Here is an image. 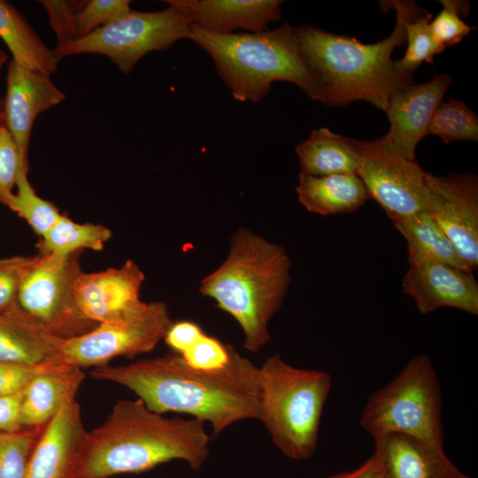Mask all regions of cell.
<instances>
[{
	"label": "cell",
	"mask_w": 478,
	"mask_h": 478,
	"mask_svg": "<svg viewBox=\"0 0 478 478\" xmlns=\"http://www.w3.org/2000/svg\"><path fill=\"white\" fill-rule=\"evenodd\" d=\"M91 376L127 388L158 413H184L209 423L214 436L238 421L258 419V366L235 348L228 363L213 371L195 369L174 354L96 366Z\"/></svg>",
	"instance_id": "obj_1"
},
{
	"label": "cell",
	"mask_w": 478,
	"mask_h": 478,
	"mask_svg": "<svg viewBox=\"0 0 478 478\" xmlns=\"http://www.w3.org/2000/svg\"><path fill=\"white\" fill-rule=\"evenodd\" d=\"M204 425L194 418L166 417L139 398L120 400L105 420L88 432L78 478L141 473L172 460L197 470L210 452Z\"/></svg>",
	"instance_id": "obj_2"
},
{
	"label": "cell",
	"mask_w": 478,
	"mask_h": 478,
	"mask_svg": "<svg viewBox=\"0 0 478 478\" xmlns=\"http://www.w3.org/2000/svg\"><path fill=\"white\" fill-rule=\"evenodd\" d=\"M394 30L387 38L366 44L310 25L296 27L302 54L316 78L314 100L337 106L363 100L386 112L390 96L413 81L398 72L391 58L405 43V19L414 2L390 1Z\"/></svg>",
	"instance_id": "obj_3"
},
{
	"label": "cell",
	"mask_w": 478,
	"mask_h": 478,
	"mask_svg": "<svg viewBox=\"0 0 478 478\" xmlns=\"http://www.w3.org/2000/svg\"><path fill=\"white\" fill-rule=\"evenodd\" d=\"M286 251L241 227L223 263L201 281L199 291L230 314L243 334V347L258 352L270 341L268 326L290 283Z\"/></svg>",
	"instance_id": "obj_4"
},
{
	"label": "cell",
	"mask_w": 478,
	"mask_h": 478,
	"mask_svg": "<svg viewBox=\"0 0 478 478\" xmlns=\"http://www.w3.org/2000/svg\"><path fill=\"white\" fill-rule=\"evenodd\" d=\"M189 39L212 57L237 101L262 100L274 81L291 82L314 98L315 75L302 54L296 27L288 22L259 33L227 35L190 25Z\"/></svg>",
	"instance_id": "obj_5"
},
{
	"label": "cell",
	"mask_w": 478,
	"mask_h": 478,
	"mask_svg": "<svg viewBox=\"0 0 478 478\" xmlns=\"http://www.w3.org/2000/svg\"><path fill=\"white\" fill-rule=\"evenodd\" d=\"M258 420L274 443L294 460L315 451L324 405L332 387L325 371L300 368L280 354L267 357L258 366Z\"/></svg>",
	"instance_id": "obj_6"
},
{
	"label": "cell",
	"mask_w": 478,
	"mask_h": 478,
	"mask_svg": "<svg viewBox=\"0 0 478 478\" xmlns=\"http://www.w3.org/2000/svg\"><path fill=\"white\" fill-rule=\"evenodd\" d=\"M359 424L373 438L397 433L443 447L442 394L430 358L412 357L388 384L374 391Z\"/></svg>",
	"instance_id": "obj_7"
},
{
	"label": "cell",
	"mask_w": 478,
	"mask_h": 478,
	"mask_svg": "<svg viewBox=\"0 0 478 478\" xmlns=\"http://www.w3.org/2000/svg\"><path fill=\"white\" fill-rule=\"evenodd\" d=\"M81 252L32 256L10 310L64 340L95 328L98 324L83 315L74 296L75 283L82 272Z\"/></svg>",
	"instance_id": "obj_8"
},
{
	"label": "cell",
	"mask_w": 478,
	"mask_h": 478,
	"mask_svg": "<svg viewBox=\"0 0 478 478\" xmlns=\"http://www.w3.org/2000/svg\"><path fill=\"white\" fill-rule=\"evenodd\" d=\"M190 22L173 6L157 12L130 10L120 19L99 27L87 36L58 45L62 58L96 53L108 57L125 74L152 50H166L175 42L189 37Z\"/></svg>",
	"instance_id": "obj_9"
},
{
	"label": "cell",
	"mask_w": 478,
	"mask_h": 478,
	"mask_svg": "<svg viewBox=\"0 0 478 478\" xmlns=\"http://www.w3.org/2000/svg\"><path fill=\"white\" fill-rule=\"evenodd\" d=\"M173 324L165 302H143L126 316L99 323L81 335L64 341L57 365L102 366L119 356L146 353L164 339Z\"/></svg>",
	"instance_id": "obj_10"
},
{
	"label": "cell",
	"mask_w": 478,
	"mask_h": 478,
	"mask_svg": "<svg viewBox=\"0 0 478 478\" xmlns=\"http://www.w3.org/2000/svg\"><path fill=\"white\" fill-rule=\"evenodd\" d=\"M357 174L369 198L374 199L390 220L428 211V173L416 159H409L382 143L379 138L353 139Z\"/></svg>",
	"instance_id": "obj_11"
},
{
	"label": "cell",
	"mask_w": 478,
	"mask_h": 478,
	"mask_svg": "<svg viewBox=\"0 0 478 478\" xmlns=\"http://www.w3.org/2000/svg\"><path fill=\"white\" fill-rule=\"evenodd\" d=\"M428 212L472 272L478 267V179L474 173H428Z\"/></svg>",
	"instance_id": "obj_12"
},
{
	"label": "cell",
	"mask_w": 478,
	"mask_h": 478,
	"mask_svg": "<svg viewBox=\"0 0 478 478\" xmlns=\"http://www.w3.org/2000/svg\"><path fill=\"white\" fill-rule=\"evenodd\" d=\"M451 82V75L436 73L426 82L412 81L397 89L385 112L390 127L379 138L382 143L409 159H416V147L428 135L431 118Z\"/></svg>",
	"instance_id": "obj_13"
},
{
	"label": "cell",
	"mask_w": 478,
	"mask_h": 478,
	"mask_svg": "<svg viewBox=\"0 0 478 478\" xmlns=\"http://www.w3.org/2000/svg\"><path fill=\"white\" fill-rule=\"evenodd\" d=\"M65 98L66 95L53 84L50 76L30 70L12 58L9 60L6 93L2 100V124L13 137L20 158L27 165L35 118Z\"/></svg>",
	"instance_id": "obj_14"
},
{
	"label": "cell",
	"mask_w": 478,
	"mask_h": 478,
	"mask_svg": "<svg viewBox=\"0 0 478 478\" xmlns=\"http://www.w3.org/2000/svg\"><path fill=\"white\" fill-rule=\"evenodd\" d=\"M144 274L132 259L120 267H111L79 275L74 296L80 311L89 320L99 324L120 319L143 301L140 290Z\"/></svg>",
	"instance_id": "obj_15"
},
{
	"label": "cell",
	"mask_w": 478,
	"mask_h": 478,
	"mask_svg": "<svg viewBox=\"0 0 478 478\" xmlns=\"http://www.w3.org/2000/svg\"><path fill=\"white\" fill-rule=\"evenodd\" d=\"M402 288L422 314L447 307L478 315V282L469 270L435 262L409 265Z\"/></svg>",
	"instance_id": "obj_16"
},
{
	"label": "cell",
	"mask_w": 478,
	"mask_h": 478,
	"mask_svg": "<svg viewBox=\"0 0 478 478\" xmlns=\"http://www.w3.org/2000/svg\"><path fill=\"white\" fill-rule=\"evenodd\" d=\"M88 432L74 400L45 426L24 478H78Z\"/></svg>",
	"instance_id": "obj_17"
},
{
	"label": "cell",
	"mask_w": 478,
	"mask_h": 478,
	"mask_svg": "<svg viewBox=\"0 0 478 478\" xmlns=\"http://www.w3.org/2000/svg\"><path fill=\"white\" fill-rule=\"evenodd\" d=\"M181 12L191 25L217 34L236 29L259 33L281 18L280 0H166Z\"/></svg>",
	"instance_id": "obj_18"
},
{
	"label": "cell",
	"mask_w": 478,
	"mask_h": 478,
	"mask_svg": "<svg viewBox=\"0 0 478 478\" xmlns=\"http://www.w3.org/2000/svg\"><path fill=\"white\" fill-rule=\"evenodd\" d=\"M374 440L382 478H473L449 459L443 447L397 433Z\"/></svg>",
	"instance_id": "obj_19"
},
{
	"label": "cell",
	"mask_w": 478,
	"mask_h": 478,
	"mask_svg": "<svg viewBox=\"0 0 478 478\" xmlns=\"http://www.w3.org/2000/svg\"><path fill=\"white\" fill-rule=\"evenodd\" d=\"M83 380L81 368L71 365H50L37 374L23 390V428L46 425L65 405L75 400Z\"/></svg>",
	"instance_id": "obj_20"
},
{
	"label": "cell",
	"mask_w": 478,
	"mask_h": 478,
	"mask_svg": "<svg viewBox=\"0 0 478 478\" xmlns=\"http://www.w3.org/2000/svg\"><path fill=\"white\" fill-rule=\"evenodd\" d=\"M64 341L12 310L0 312V361L57 365Z\"/></svg>",
	"instance_id": "obj_21"
},
{
	"label": "cell",
	"mask_w": 478,
	"mask_h": 478,
	"mask_svg": "<svg viewBox=\"0 0 478 478\" xmlns=\"http://www.w3.org/2000/svg\"><path fill=\"white\" fill-rule=\"evenodd\" d=\"M296 192L307 211L320 215L356 212L369 198L357 173L313 176L300 173Z\"/></svg>",
	"instance_id": "obj_22"
},
{
	"label": "cell",
	"mask_w": 478,
	"mask_h": 478,
	"mask_svg": "<svg viewBox=\"0 0 478 478\" xmlns=\"http://www.w3.org/2000/svg\"><path fill=\"white\" fill-rule=\"evenodd\" d=\"M0 38L12 54V59L23 66L48 76L58 70L62 57L49 49L27 19L4 0H0Z\"/></svg>",
	"instance_id": "obj_23"
},
{
	"label": "cell",
	"mask_w": 478,
	"mask_h": 478,
	"mask_svg": "<svg viewBox=\"0 0 478 478\" xmlns=\"http://www.w3.org/2000/svg\"><path fill=\"white\" fill-rule=\"evenodd\" d=\"M301 173L325 176L357 173L358 157L353 138L334 133L328 127L314 129L296 147Z\"/></svg>",
	"instance_id": "obj_24"
},
{
	"label": "cell",
	"mask_w": 478,
	"mask_h": 478,
	"mask_svg": "<svg viewBox=\"0 0 478 478\" xmlns=\"http://www.w3.org/2000/svg\"><path fill=\"white\" fill-rule=\"evenodd\" d=\"M391 221L407 242L409 265L435 262L468 270L428 211Z\"/></svg>",
	"instance_id": "obj_25"
},
{
	"label": "cell",
	"mask_w": 478,
	"mask_h": 478,
	"mask_svg": "<svg viewBox=\"0 0 478 478\" xmlns=\"http://www.w3.org/2000/svg\"><path fill=\"white\" fill-rule=\"evenodd\" d=\"M112 231L101 225L77 223L61 215L37 243L40 254L68 256L83 249L103 250Z\"/></svg>",
	"instance_id": "obj_26"
},
{
	"label": "cell",
	"mask_w": 478,
	"mask_h": 478,
	"mask_svg": "<svg viewBox=\"0 0 478 478\" xmlns=\"http://www.w3.org/2000/svg\"><path fill=\"white\" fill-rule=\"evenodd\" d=\"M431 19V13L414 3L405 22L406 51L396 61V67L402 74L412 77L423 62L433 64L434 57L445 50L432 33Z\"/></svg>",
	"instance_id": "obj_27"
},
{
	"label": "cell",
	"mask_w": 478,
	"mask_h": 478,
	"mask_svg": "<svg viewBox=\"0 0 478 478\" xmlns=\"http://www.w3.org/2000/svg\"><path fill=\"white\" fill-rule=\"evenodd\" d=\"M27 169L21 168L16 181L17 192L6 206L24 219L40 237L43 236L62 215L51 202L39 197L27 179Z\"/></svg>",
	"instance_id": "obj_28"
},
{
	"label": "cell",
	"mask_w": 478,
	"mask_h": 478,
	"mask_svg": "<svg viewBox=\"0 0 478 478\" xmlns=\"http://www.w3.org/2000/svg\"><path fill=\"white\" fill-rule=\"evenodd\" d=\"M428 135L439 136L446 144L454 141H477V115L462 101L449 98L436 109Z\"/></svg>",
	"instance_id": "obj_29"
},
{
	"label": "cell",
	"mask_w": 478,
	"mask_h": 478,
	"mask_svg": "<svg viewBox=\"0 0 478 478\" xmlns=\"http://www.w3.org/2000/svg\"><path fill=\"white\" fill-rule=\"evenodd\" d=\"M45 426L24 428L16 432L0 431V478H24Z\"/></svg>",
	"instance_id": "obj_30"
},
{
	"label": "cell",
	"mask_w": 478,
	"mask_h": 478,
	"mask_svg": "<svg viewBox=\"0 0 478 478\" xmlns=\"http://www.w3.org/2000/svg\"><path fill=\"white\" fill-rule=\"evenodd\" d=\"M130 4L129 0L83 1L75 16L77 38L124 17L131 10Z\"/></svg>",
	"instance_id": "obj_31"
},
{
	"label": "cell",
	"mask_w": 478,
	"mask_h": 478,
	"mask_svg": "<svg viewBox=\"0 0 478 478\" xmlns=\"http://www.w3.org/2000/svg\"><path fill=\"white\" fill-rule=\"evenodd\" d=\"M440 3L443 9L430 21V27L436 39L447 48L460 42L474 27L464 22L460 16L467 11L466 2L440 0Z\"/></svg>",
	"instance_id": "obj_32"
},
{
	"label": "cell",
	"mask_w": 478,
	"mask_h": 478,
	"mask_svg": "<svg viewBox=\"0 0 478 478\" xmlns=\"http://www.w3.org/2000/svg\"><path fill=\"white\" fill-rule=\"evenodd\" d=\"M233 346L204 333L190 347L179 355L189 366L204 371L224 367L229 361Z\"/></svg>",
	"instance_id": "obj_33"
},
{
	"label": "cell",
	"mask_w": 478,
	"mask_h": 478,
	"mask_svg": "<svg viewBox=\"0 0 478 478\" xmlns=\"http://www.w3.org/2000/svg\"><path fill=\"white\" fill-rule=\"evenodd\" d=\"M21 168L28 170V165L20 158L16 143L3 124L0 125V203L6 205L13 195Z\"/></svg>",
	"instance_id": "obj_34"
},
{
	"label": "cell",
	"mask_w": 478,
	"mask_h": 478,
	"mask_svg": "<svg viewBox=\"0 0 478 478\" xmlns=\"http://www.w3.org/2000/svg\"><path fill=\"white\" fill-rule=\"evenodd\" d=\"M83 1L42 0L49 21L62 45L77 38L75 16Z\"/></svg>",
	"instance_id": "obj_35"
},
{
	"label": "cell",
	"mask_w": 478,
	"mask_h": 478,
	"mask_svg": "<svg viewBox=\"0 0 478 478\" xmlns=\"http://www.w3.org/2000/svg\"><path fill=\"white\" fill-rule=\"evenodd\" d=\"M30 258L14 256L0 259V312L14 305L24 270Z\"/></svg>",
	"instance_id": "obj_36"
},
{
	"label": "cell",
	"mask_w": 478,
	"mask_h": 478,
	"mask_svg": "<svg viewBox=\"0 0 478 478\" xmlns=\"http://www.w3.org/2000/svg\"><path fill=\"white\" fill-rule=\"evenodd\" d=\"M49 366H26L0 361V397L24 389L37 374Z\"/></svg>",
	"instance_id": "obj_37"
},
{
	"label": "cell",
	"mask_w": 478,
	"mask_h": 478,
	"mask_svg": "<svg viewBox=\"0 0 478 478\" xmlns=\"http://www.w3.org/2000/svg\"><path fill=\"white\" fill-rule=\"evenodd\" d=\"M204 332L197 324L189 320L173 323L164 340L174 351L181 355L190 347Z\"/></svg>",
	"instance_id": "obj_38"
},
{
	"label": "cell",
	"mask_w": 478,
	"mask_h": 478,
	"mask_svg": "<svg viewBox=\"0 0 478 478\" xmlns=\"http://www.w3.org/2000/svg\"><path fill=\"white\" fill-rule=\"evenodd\" d=\"M23 390L0 397V431L16 432L24 428L21 424Z\"/></svg>",
	"instance_id": "obj_39"
},
{
	"label": "cell",
	"mask_w": 478,
	"mask_h": 478,
	"mask_svg": "<svg viewBox=\"0 0 478 478\" xmlns=\"http://www.w3.org/2000/svg\"><path fill=\"white\" fill-rule=\"evenodd\" d=\"M381 476L382 468L379 459L373 453V455L358 467L327 478H381Z\"/></svg>",
	"instance_id": "obj_40"
},
{
	"label": "cell",
	"mask_w": 478,
	"mask_h": 478,
	"mask_svg": "<svg viewBox=\"0 0 478 478\" xmlns=\"http://www.w3.org/2000/svg\"><path fill=\"white\" fill-rule=\"evenodd\" d=\"M7 54L0 48V70L4 64L7 60ZM2 119H3V109H2V100H0V125L2 124Z\"/></svg>",
	"instance_id": "obj_41"
},
{
	"label": "cell",
	"mask_w": 478,
	"mask_h": 478,
	"mask_svg": "<svg viewBox=\"0 0 478 478\" xmlns=\"http://www.w3.org/2000/svg\"><path fill=\"white\" fill-rule=\"evenodd\" d=\"M381 478H382V476H381Z\"/></svg>",
	"instance_id": "obj_42"
}]
</instances>
